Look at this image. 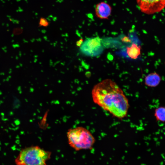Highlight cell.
<instances>
[{"instance_id":"1","label":"cell","mask_w":165,"mask_h":165,"mask_svg":"<svg viewBox=\"0 0 165 165\" xmlns=\"http://www.w3.org/2000/svg\"><path fill=\"white\" fill-rule=\"evenodd\" d=\"M92 96L96 104L114 116L122 119L126 116L128 100L122 90L111 79H106L96 84Z\"/></svg>"},{"instance_id":"2","label":"cell","mask_w":165,"mask_h":165,"mask_svg":"<svg viewBox=\"0 0 165 165\" xmlns=\"http://www.w3.org/2000/svg\"><path fill=\"white\" fill-rule=\"evenodd\" d=\"M51 152L39 146L25 148L20 152L15 160L16 165H47Z\"/></svg>"},{"instance_id":"3","label":"cell","mask_w":165,"mask_h":165,"mask_svg":"<svg viewBox=\"0 0 165 165\" xmlns=\"http://www.w3.org/2000/svg\"><path fill=\"white\" fill-rule=\"evenodd\" d=\"M67 136L69 144L76 151L91 149L95 141L90 132L82 127L69 130Z\"/></svg>"},{"instance_id":"4","label":"cell","mask_w":165,"mask_h":165,"mask_svg":"<svg viewBox=\"0 0 165 165\" xmlns=\"http://www.w3.org/2000/svg\"><path fill=\"white\" fill-rule=\"evenodd\" d=\"M80 51L88 56H98L103 51L101 39L98 37L89 38L83 42L80 48Z\"/></svg>"},{"instance_id":"5","label":"cell","mask_w":165,"mask_h":165,"mask_svg":"<svg viewBox=\"0 0 165 165\" xmlns=\"http://www.w3.org/2000/svg\"><path fill=\"white\" fill-rule=\"evenodd\" d=\"M141 11L151 15L159 12L165 7V0H137Z\"/></svg>"},{"instance_id":"6","label":"cell","mask_w":165,"mask_h":165,"mask_svg":"<svg viewBox=\"0 0 165 165\" xmlns=\"http://www.w3.org/2000/svg\"><path fill=\"white\" fill-rule=\"evenodd\" d=\"M95 11L97 17L101 19H107L111 14L112 8L107 3L101 2L96 5Z\"/></svg>"},{"instance_id":"7","label":"cell","mask_w":165,"mask_h":165,"mask_svg":"<svg viewBox=\"0 0 165 165\" xmlns=\"http://www.w3.org/2000/svg\"><path fill=\"white\" fill-rule=\"evenodd\" d=\"M161 81V78L160 75L154 72L148 74L145 77V83L148 86L155 87L160 84Z\"/></svg>"},{"instance_id":"8","label":"cell","mask_w":165,"mask_h":165,"mask_svg":"<svg viewBox=\"0 0 165 165\" xmlns=\"http://www.w3.org/2000/svg\"><path fill=\"white\" fill-rule=\"evenodd\" d=\"M141 47L135 43H133L130 47L127 48V52L128 56L131 59H137L141 54Z\"/></svg>"},{"instance_id":"9","label":"cell","mask_w":165,"mask_h":165,"mask_svg":"<svg viewBox=\"0 0 165 165\" xmlns=\"http://www.w3.org/2000/svg\"><path fill=\"white\" fill-rule=\"evenodd\" d=\"M154 115L156 121L165 122V106H162L157 107L154 110Z\"/></svg>"},{"instance_id":"10","label":"cell","mask_w":165,"mask_h":165,"mask_svg":"<svg viewBox=\"0 0 165 165\" xmlns=\"http://www.w3.org/2000/svg\"><path fill=\"white\" fill-rule=\"evenodd\" d=\"M122 41L125 43H130L131 42V40L127 36H125L123 37L122 39Z\"/></svg>"},{"instance_id":"11","label":"cell","mask_w":165,"mask_h":165,"mask_svg":"<svg viewBox=\"0 0 165 165\" xmlns=\"http://www.w3.org/2000/svg\"><path fill=\"white\" fill-rule=\"evenodd\" d=\"M83 42V40L82 39H80L76 42V45L77 46L80 47Z\"/></svg>"},{"instance_id":"12","label":"cell","mask_w":165,"mask_h":165,"mask_svg":"<svg viewBox=\"0 0 165 165\" xmlns=\"http://www.w3.org/2000/svg\"><path fill=\"white\" fill-rule=\"evenodd\" d=\"M40 24L42 26H46L48 24L47 22L45 21V20H42L40 22Z\"/></svg>"}]
</instances>
